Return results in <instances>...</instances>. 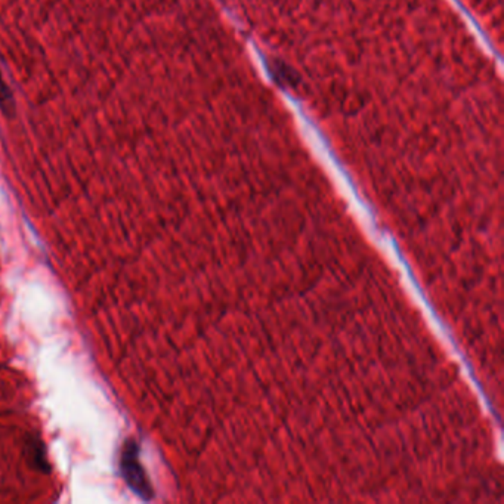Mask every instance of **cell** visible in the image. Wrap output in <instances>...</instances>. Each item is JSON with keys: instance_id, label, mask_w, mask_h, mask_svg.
Returning a JSON list of instances; mask_svg holds the SVG:
<instances>
[{"instance_id": "6da1fadb", "label": "cell", "mask_w": 504, "mask_h": 504, "mask_svg": "<svg viewBox=\"0 0 504 504\" xmlns=\"http://www.w3.org/2000/svg\"><path fill=\"white\" fill-rule=\"evenodd\" d=\"M0 108H2L3 111H6V113H10L14 109L12 95H10L9 87L3 82L2 74H0Z\"/></svg>"}]
</instances>
